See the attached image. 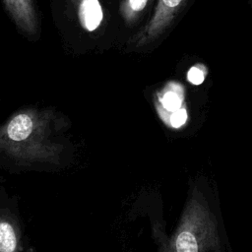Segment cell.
I'll return each instance as SVG.
<instances>
[{
    "mask_svg": "<svg viewBox=\"0 0 252 252\" xmlns=\"http://www.w3.org/2000/svg\"><path fill=\"white\" fill-rule=\"evenodd\" d=\"M18 27L29 34H34L37 21L32 0H3Z\"/></svg>",
    "mask_w": 252,
    "mask_h": 252,
    "instance_id": "3957f363",
    "label": "cell"
},
{
    "mask_svg": "<svg viewBox=\"0 0 252 252\" xmlns=\"http://www.w3.org/2000/svg\"><path fill=\"white\" fill-rule=\"evenodd\" d=\"M176 252H198V244L195 236L190 231H182L175 241Z\"/></svg>",
    "mask_w": 252,
    "mask_h": 252,
    "instance_id": "ba28073f",
    "label": "cell"
},
{
    "mask_svg": "<svg viewBox=\"0 0 252 252\" xmlns=\"http://www.w3.org/2000/svg\"><path fill=\"white\" fill-rule=\"evenodd\" d=\"M51 114L25 109L0 127V156L21 162L57 163L62 146L51 138Z\"/></svg>",
    "mask_w": 252,
    "mask_h": 252,
    "instance_id": "6da1fadb",
    "label": "cell"
},
{
    "mask_svg": "<svg viewBox=\"0 0 252 252\" xmlns=\"http://www.w3.org/2000/svg\"><path fill=\"white\" fill-rule=\"evenodd\" d=\"M186 119H187V112L184 108L177 109L176 111L172 112L169 117L170 124L174 128H178V127L182 126L185 123Z\"/></svg>",
    "mask_w": 252,
    "mask_h": 252,
    "instance_id": "30bf717a",
    "label": "cell"
},
{
    "mask_svg": "<svg viewBox=\"0 0 252 252\" xmlns=\"http://www.w3.org/2000/svg\"><path fill=\"white\" fill-rule=\"evenodd\" d=\"M251 2H252V0H251Z\"/></svg>",
    "mask_w": 252,
    "mask_h": 252,
    "instance_id": "8fae6325",
    "label": "cell"
},
{
    "mask_svg": "<svg viewBox=\"0 0 252 252\" xmlns=\"http://www.w3.org/2000/svg\"><path fill=\"white\" fill-rule=\"evenodd\" d=\"M149 0H122L120 13L127 23L134 22L140 13L146 8Z\"/></svg>",
    "mask_w": 252,
    "mask_h": 252,
    "instance_id": "52a82bcc",
    "label": "cell"
},
{
    "mask_svg": "<svg viewBox=\"0 0 252 252\" xmlns=\"http://www.w3.org/2000/svg\"><path fill=\"white\" fill-rule=\"evenodd\" d=\"M207 75V68L204 64L197 63L192 66L187 73V79L193 85H200L204 82Z\"/></svg>",
    "mask_w": 252,
    "mask_h": 252,
    "instance_id": "9c48e42d",
    "label": "cell"
},
{
    "mask_svg": "<svg viewBox=\"0 0 252 252\" xmlns=\"http://www.w3.org/2000/svg\"><path fill=\"white\" fill-rule=\"evenodd\" d=\"M78 18L81 27L88 31H95L101 24L103 12L98 0H80Z\"/></svg>",
    "mask_w": 252,
    "mask_h": 252,
    "instance_id": "277c9868",
    "label": "cell"
},
{
    "mask_svg": "<svg viewBox=\"0 0 252 252\" xmlns=\"http://www.w3.org/2000/svg\"><path fill=\"white\" fill-rule=\"evenodd\" d=\"M21 237L17 224L0 211V252H20Z\"/></svg>",
    "mask_w": 252,
    "mask_h": 252,
    "instance_id": "5b68a950",
    "label": "cell"
},
{
    "mask_svg": "<svg viewBox=\"0 0 252 252\" xmlns=\"http://www.w3.org/2000/svg\"><path fill=\"white\" fill-rule=\"evenodd\" d=\"M186 0H158L152 18L133 37L137 46L146 45L157 39L171 24Z\"/></svg>",
    "mask_w": 252,
    "mask_h": 252,
    "instance_id": "7a4b0ae2",
    "label": "cell"
},
{
    "mask_svg": "<svg viewBox=\"0 0 252 252\" xmlns=\"http://www.w3.org/2000/svg\"><path fill=\"white\" fill-rule=\"evenodd\" d=\"M158 99L160 107L164 110L174 112L181 108L183 102V89L182 86L175 83H168L160 94L158 95Z\"/></svg>",
    "mask_w": 252,
    "mask_h": 252,
    "instance_id": "8992f818",
    "label": "cell"
}]
</instances>
